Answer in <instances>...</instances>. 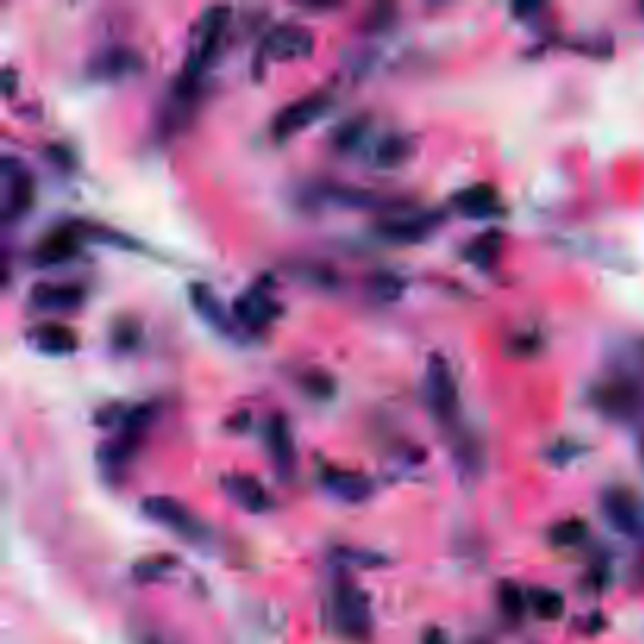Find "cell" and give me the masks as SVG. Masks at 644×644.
<instances>
[{
    "instance_id": "obj_26",
    "label": "cell",
    "mask_w": 644,
    "mask_h": 644,
    "mask_svg": "<svg viewBox=\"0 0 644 644\" xmlns=\"http://www.w3.org/2000/svg\"><path fill=\"white\" fill-rule=\"evenodd\" d=\"M174 566V557L161 553V557H151V560L136 563V566H132V578H136V582H157V578H164V572H171Z\"/></svg>"
},
{
    "instance_id": "obj_13",
    "label": "cell",
    "mask_w": 644,
    "mask_h": 644,
    "mask_svg": "<svg viewBox=\"0 0 644 644\" xmlns=\"http://www.w3.org/2000/svg\"><path fill=\"white\" fill-rule=\"evenodd\" d=\"M453 208L462 218H471V221H488V218H496L503 211L500 192H496L491 183H478V186H469V189L456 192L453 196Z\"/></svg>"
},
{
    "instance_id": "obj_25",
    "label": "cell",
    "mask_w": 644,
    "mask_h": 644,
    "mask_svg": "<svg viewBox=\"0 0 644 644\" xmlns=\"http://www.w3.org/2000/svg\"><path fill=\"white\" fill-rule=\"evenodd\" d=\"M365 132H368V117H355V120L340 124L337 126V132H333V149L355 151Z\"/></svg>"
},
{
    "instance_id": "obj_4",
    "label": "cell",
    "mask_w": 644,
    "mask_h": 644,
    "mask_svg": "<svg viewBox=\"0 0 644 644\" xmlns=\"http://www.w3.org/2000/svg\"><path fill=\"white\" fill-rule=\"evenodd\" d=\"M333 620H337V629L347 639L368 642L372 639V604H368V595L359 585L343 582L333 592Z\"/></svg>"
},
{
    "instance_id": "obj_6",
    "label": "cell",
    "mask_w": 644,
    "mask_h": 644,
    "mask_svg": "<svg viewBox=\"0 0 644 644\" xmlns=\"http://www.w3.org/2000/svg\"><path fill=\"white\" fill-rule=\"evenodd\" d=\"M424 399H428V409L434 412L437 422H453L456 415V377H453V368L446 362L441 352H434L428 359V368H424Z\"/></svg>"
},
{
    "instance_id": "obj_8",
    "label": "cell",
    "mask_w": 644,
    "mask_h": 644,
    "mask_svg": "<svg viewBox=\"0 0 644 644\" xmlns=\"http://www.w3.org/2000/svg\"><path fill=\"white\" fill-rule=\"evenodd\" d=\"M277 315H280V305L268 293V283L251 286L246 293H239L236 302H233V318H236L239 327H246V330H265Z\"/></svg>"
},
{
    "instance_id": "obj_2",
    "label": "cell",
    "mask_w": 644,
    "mask_h": 644,
    "mask_svg": "<svg viewBox=\"0 0 644 644\" xmlns=\"http://www.w3.org/2000/svg\"><path fill=\"white\" fill-rule=\"evenodd\" d=\"M330 110V92H308L302 98L290 101L286 107L277 110V117L271 120V139L273 142H286L298 132H305L308 126H315L324 114Z\"/></svg>"
},
{
    "instance_id": "obj_29",
    "label": "cell",
    "mask_w": 644,
    "mask_h": 644,
    "mask_svg": "<svg viewBox=\"0 0 644 644\" xmlns=\"http://www.w3.org/2000/svg\"><path fill=\"white\" fill-rule=\"evenodd\" d=\"M424 644H449V642H446V635L441 632V629H428V632H424Z\"/></svg>"
},
{
    "instance_id": "obj_7",
    "label": "cell",
    "mask_w": 644,
    "mask_h": 644,
    "mask_svg": "<svg viewBox=\"0 0 644 644\" xmlns=\"http://www.w3.org/2000/svg\"><path fill=\"white\" fill-rule=\"evenodd\" d=\"M315 50V35L296 23L273 25L271 32L261 42V60H277V63H290V60H302L312 57Z\"/></svg>"
},
{
    "instance_id": "obj_23",
    "label": "cell",
    "mask_w": 644,
    "mask_h": 644,
    "mask_svg": "<svg viewBox=\"0 0 644 644\" xmlns=\"http://www.w3.org/2000/svg\"><path fill=\"white\" fill-rule=\"evenodd\" d=\"M528 607H531V613H535V617H541V620H560V617H563V610H566V600H563L560 592L535 588V592L528 595Z\"/></svg>"
},
{
    "instance_id": "obj_12",
    "label": "cell",
    "mask_w": 644,
    "mask_h": 644,
    "mask_svg": "<svg viewBox=\"0 0 644 644\" xmlns=\"http://www.w3.org/2000/svg\"><path fill=\"white\" fill-rule=\"evenodd\" d=\"M223 494L230 496L246 513H268L273 506L268 488L251 475H223Z\"/></svg>"
},
{
    "instance_id": "obj_27",
    "label": "cell",
    "mask_w": 644,
    "mask_h": 644,
    "mask_svg": "<svg viewBox=\"0 0 644 644\" xmlns=\"http://www.w3.org/2000/svg\"><path fill=\"white\" fill-rule=\"evenodd\" d=\"M500 610H503L510 620H519L522 613L528 610V597L522 595L519 585H513V582H503V585H500Z\"/></svg>"
},
{
    "instance_id": "obj_28",
    "label": "cell",
    "mask_w": 644,
    "mask_h": 644,
    "mask_svg": "<svg viewBox=\"0 0 644 644\" xmlns=\"http://www.w3.org/2000/svg\"><path fill=\"white\" fill-rule=\"evenodd\" d=\"M305 390L308 394H315L318 399H324L330 390H333V384H330V374L324 377V374H318V380H305Z\"/></svg>"
},
{
    "instance_id": "obj_14",
    "label": "cell",
    "mask_w": 644,
    "mask_h": 644,
    "mask_svg": "<svg viewBox=\"0 0 644 644\" xmlns=\"http://www.w3.org/2000/svg\"><path fill=\"white\" fill-rule=\"evenodd\" d=\"M28 343L38 352H45V355H70V352L79 349V337L67 324L48 321L28 330Z\"/></svg>"
},
{
    "instance_id": "obj_30",
    "label": "cell",
    "mask_w": 644,
    "mask_h": 644,
    "mask_svg": "<svg viewBox=\"0 0 644 644\" xmlns=\"http://www.w3.org/2000/svg\"><path fill=\"white\" fill-rule=\"evenodd\" d=\"M3 75H7V95H13V89H16V73H13V70H3Z\"/></svg>"
},
{
    "instance_id": "obj_10",
    "label": "cell",
    "mask_w": 644,
    "mask_h": 644,
    "mask_svg": "<svg viewBox=\"0 0 644 644\" xmlns=\"http://www.w3.org/2000/svg\"><path fill=\"white\" fill-rule=\"evenodd\" d=\"M85 302V286L79 283H35L28 290V305L35 312H73Z\"/></svg>"
},
{
    "instance_id": "obj_1",
    "label": "cell",
    "mask_w": 644,
    "mask_h": 644,
    "mask_svg": "<svg viewBox=\"0 0 644 644\" xmlns=\"http://www.w3.org/2000/svg\"><path fill=\"white\" fill-rule=\"evenodd\" d=\"M142 513L149 516L151 522L164 525L171 535L183 538V541H192V545H201L208 538V525L176 496H145L142 500Z\"/></svg>"
},
{
    "instance_id": "obj_3",
    "label": "cell",
    "mask_w": 644,
    "mask_h": 644,
    "mask_svg": "<svg viewBox=\"0 0 644 644\" xmlns=\"http://www.w3.org/2000/svg\"><path fill=\"white\" fill-rule=\"evenodd\" d=\"M0 174H3V196H0V221L16 223L23 218L25 211L32 208L35 201V176L28 174L20 157L7 154L3 164H0Z\"/></svg>"
},
{
    "instance_id": "obj_21",
    "label": "cell",
    "mask_w": 644,
    "mask_h": 644,
    "mask_svg": "<svg viewBox=\"0 0 644 644\" xmlns=\"http://www.w3.org/2000/svg\"><path fill=\"white\" fill-rule=\"evenodd\" d=\"M500 251H503V236L496 230H484V233H478L475 239L466 243L462 258L469 265H475V268H491L496 258H500Z\"/></svg>"
},
{
    "instance_id": "obj_9",
    "label": "cell",
    "mask_w": 644,
    "mask_h": 644,
    "mask_svg": "<svg viewBox=\"0 0 644 644\" xmlns=\"http://www.w3.org/2000/svg\"><path fill=\"white\" fill-rule=\"evenodd\" d=\"M82 248V233L73 230V226H60V230H50L45 233L35 246H32V265L35 268H57L63 261H70L79 255Z\"/></svg>"
},
{
    "instance_id": "obj_16",
    "label": "cell",
    "mask_w": 644,
    "mask_h": 644,
    "mask_svg": "<svg viewBox=\"0 0 644 644\" xmlns=\"http://www.w3.org/2000/svg\"><path fill=\"white\" fill-rule=\"evenodd\" d=\"M415 154V142L402 132H387L384 139H377L372 151V164L380 171H397L406 161H412Z\"/></svg>"
},
{
    "instance_id": "obj_19",
    "label": "cell",
    "mask_w": 644,
    "mask_h": 644,
    "mask_svg": "<svg viewBox=\"0 0 644 644\" xmlns=\"http://www.w3.org/2000/svg\"><path fill=\"white\" fill-rule=\"evenodd\" d=\"M604 516L610 519V525L622 531V535H639V513H635V503L625 491H607L604 494Z\"/></svg>"
},
{
    "instance_id": "obj_17",
    "label": "cell",
    "mask_w": 644,
    "mask_h": 644,
    "mask_svg": "<svg viewBox=\"0 0 644 644\" xmlns=\"http://www.w3.org/2000/svg\"><path fill=\"white\" fill-rule=\"evenodd\" d=\"M139 67H142V60H139V54H136V50L110 48V50H101L98 57L92 60L89 73L95 75V79H124V75L136 73Z\"/></svg>"
},
{
    "instance_id": "obj_20",
    "label": "cell",
    "mask_w": 644,
    "mask_h": 644,
    "mask_svg": "<svg viewBox=\"0 0 644 644\" xmlns=\"http://www.w3.org/2000/svg\"><path fill=\"white\" fill-rule=\"evenodd\" d=\"M324 201H333L340 208H359V211H368V208H390V211H399L397 204L377 192H365V189H347V186H327L321 189Z\"/></svg>"
},
{
    "instance_id": "obj_31",
    "label": "cell",
    "mask_w": 644,
    "mask_h": 644,
    "mask_svg": "<svg viewBox=\"0 0 644 644\" xmlns=\"http://www.w3.org/2000/svg\"><path fill=\"white\" fill-rule=\"evenodd\" d=\"M478 644H488V642H478Z\"/></svg>"
},
{
    "instance_id": "obj_24",
    "label": "cell",
    "mask_w": 644,
    "mask_h": 644,
    "mask_svg": "<svg viewBox=\"0 0 644 644\" xmlns=\"http://www.w3.org/2000/svg\"><path fill=\"white\" fill-rule=\"evenodd\" d=\"M585 538H588V525L582 519L557 522V525L550 528V541L557 547H578Z\"/></svg>"
},
{
    "instance_id": "obj_5",
    "label": "cell",
    "mask_w": 644,
    "mask_h": 644,
    "mask_svg": "<svg viewBox=\"0 0 644 644\" xmlns=\"http://www.w3.org/2000/svg\"><path fill=\"white\" fill-rule=\"evenodd\" d=\"M444 223V214L441 211H390L387 218L377 221V236L387 239V243H402V246H412V243H422L428 236H434Z\"/></svg>"
},
{
    "instance_id": "obj_15",
    "label": "cell",
    "mask_w": 644,
    "mask_h": 644,
    "mask_svg": "<svg viewBox=\"0 0 644 644\" xmlns=\"http://www.w3.org/2000/svg\"><path fill=\"white\" fill-rule=\"evenodd\" d=\"M189 298H192V308H196V315H201V321H208L214 330H221L226 337H233L236 333V318L233 315H226V308H223V302L214 296V290L211 286H204V283H192L189 286Z\"/></svg>"
},
{
    "instance_id": "obj_18",
    "label": "cell",
    "mask_w": 644,
    "mask_h": 644,
    "mask_svg": "<svg viewBox=\"0 0 644 644\" xmlns=\"http://www.w3.org/2000/svg\"><path fill=\"white\" fill-rule=\"evenodd\" d=\"M268 449H271L273 466L280 475H290L293 466H296V449H293V434H290V424L283 415H273L268 422Z\"/></svg>"
},
{
    "instance_id": "obj_22",
    "label": "cell",
    "mask_w": 644,
    "mask_h": 644,
    "mask_svg": "<svg viewBox=\"0 0 644 644\" xmlns=\"http://www.w3.org/2000/svg\"><path fill=\"white\" fill-rule=\"evenodd\" d=\"M402 293H406V280L397 273L380 271L365 280V296L374 305H394L397 298H402Z\"/></svg>"
},
{
    "instance_id": "obj_11",
    "label": "cell",
    "mask_w": 644,
    "mask_h": 644,
    "mask_svg": "<svg viewBox=\"0 0 644 644\" xmlns=\"http://www.w3.org/2000/svg\"><path fill=\"white\" fill-rule=\"evenodd\" d=\"M318 481H321V488L327 494L343 500V503H365L374 494L372 478H365L362 471H347L337 469V466H327L318 475Z\"/></svg>"
}]
</instances>
